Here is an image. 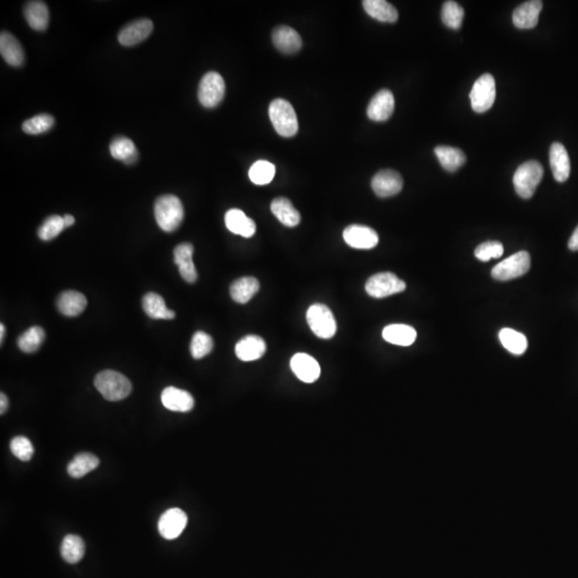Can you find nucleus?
Wrapping results in <instances>:
<instances>
[{
  "instance_id": "1",
  "label": "nucleus",
  "mask_w": 578,
  "mask_h": 578,
  "mask_svg": "<svg viewBox=\"0 0 578 578\" xmlns=\"http://www.w3.org/2000/svg\"><path fill=\"white\" fill-rule=\"evenodd\" d=\"M154 216L161 230L175 232L182 225L184 218L182 200L172 194L160 196L154 204Z\"/></svg>"
},
{
  "instance_id": "2",
  "label": "nucleus",
  "mask_w": 578,
  "mask_h": 578,
  "mask_svg": "<svg viewBox=\"0 0 578 578\" xmlns=\"http://www.w3.org/2000/svg\"><path fill=\"white\" fill-rule=\"evenodd\" d=\"M95 385L105 400L111 402L125 400L132 391L131 381L125 375L112 369L99 373L95 376Z\"/></svg>"
},
{
  "instance_id": "3",
  "label": "nucleus",
  "mask_w": 578,
  "mask_h": 578,
  "mask_svg": "<svg viewBox=\"0 0 578 578\" xmlns=\"http://www.w3.org/2000/svg\"><path fill=\"white\" fill-rule=\"evenodd\" d=\"M269 117L278 134L283 137L295 136L299 130L297 114L293 105L284 99L270 103Z\"/></svg>"
},
{
  "instance_id": "4",
  "label": "nucleus",
  "mask_w": 578,
  "mask_h": 578,
  "mask_svg": "<svg viewBox=\"0 0 578 578\" xmlns=\"http://www.w3.org/2000/svg\"><path fill=\"white\" fill-rule=\"evenodd\" d=\"M544 170L538 161H528L520 165L513 176L516 193L522 198H531L543 178Z\"/></svg>"
},
{
  "instance_id": "5",
  "label": "nucleus",
  "mask_w": 578,
  "mask_h": 578,
  "mask_svg": "<svg viewBox=\"0 0 578 578\" xmlns=\"http://www.w3.org/2000/svg\"><path fill=\"white\" fill-rule=\"evenodd\" d=\"M307 319L314 335L319 339H329L337 333V321L327 305H311L307 310Z\"/></svg>"
},
{
  "instance_id": "6",
  "label": "nucleus",
  "mask_w": 578,
  "mask_h": 578,
  "mask_svg": "<svg viewBox=\"0 0 578 578\" xmlns=\"http://www.w3.org/2000/svg\"><path fill=\"white\" fill-rule=\"evenodd\" d=\"M531 258L526 251L513 254L492 268V277L498 281L517 279L529 271Z\"/></svg>"
},
{
  "instance_id": "7",
  "label": "nucleus",
  "mask_w": 578,
  "mask_h": 578,
  "mask_svg": "<svg viewBox=\"0 0 578 578\" xmlns=\"http://www.w3.org/2000/svg\"><path fill=\"white\" fill-rule=\"evenodd\" d=\"M406 289V284L391 272H381L367 280L365 291L371 297L381 299L400 294Z\"/></svg>"
},
{
  "instance_id": "8",
  "label": "nucleus",
  "mask_w": 578,
  "mask_h": 578,
  "mask_svg": "<svg viewBox=\"0 0 578 578\" xmlns=\"http://www.w3.org/2000/svg\"><path fill=\"white\" fill-rule=\"evenodd\" d=\"M470 102L472 109L476 113H485L496 100V81L492 75H482L474 81L470 91Z\"/></svg>"
},
{
  "instance_id": "9",
  "label": "nucleus",
  "mask_w": 578,
  "mask_h": 578,
  "mask_svg": "<svg viewBox=\"0 0 578 578\" xmlns=\"http://www.w3.org/2000/svg\"><path fill=\"white\" fill-rule=\"evenodd\" d=\"M225 95V81L218 72L204 75L198 87V100L202 106L212 109L220 104Z\"/></svg>"
},
{
  "instance_id": "10",
  "label": "nucleus",
  "mask_w": 578,
  "mask_h": 578,
  "mask_svg": "<svg viewBox=\"0 0 578 578\" xmlns=\"http://www.w3.org/2000/svg\"><path fill=\"white\" fill-rule=\"evenodd\" d=\"M188 516L182 510L172 508L164 512L158 522L161 536L166 540H175L186 529Z\"/></svg>"
},
{
  "instance_id": "11",
  "label": "nucleus",
  "mask_w": 578,
  "mask_h": 578,
  "mask_svg": "<svg viewBox=\"0 0 578 578\" xmlns=\"http://www.w3.org/2000/svg\"><path fill=\"white\" fill-rule=\"evenodd\" d=\"M343 238L349 246L359 250L373 249L379 241L378 235L373 228L358 224L347 226L344 230Z\"/></svg>"
},
{
  "instance_id": "12",
  "label": "nucleus",
  "mask_w": 578,
  "mask_h": 578,
  "mask_svg": "<svg viewBox=\"0 0 578 578\" xmlns=\"http://www.w3.org/2000/svg\"><path fill=\"white\" fill-rule=\"evenodd\" d=\"M371 188L379 198H390L402 191L403 178L393 170H383L371 179Z\"/></svg>"
},
{
  "instance_id": "13",
  "label": "nucleus",
  "mask_w": 578,
  "mask_h": 578,
  "mask_svg": "<svg viewBox=\"0 0 578 578\" xmlns=\"http://www.w3.org/2000/svg\"><path fill=\"white\" fill-rule=\"evenodd\" d=\"M154 31V23L148 19L131 22L121 29L118 41L123 47H133L146 40Z\"/></svg>"
},
{
  "instance_id": "14",
  "label": "nucleus",
  "mask_w": 578,
  "mask_h": 578,
  "mask_svg": "<svg viewBox=\"0 0 578 578\" xmlns=\"http://www.w3.org/2000/svg\"><path fill=\"white\" fill-rule=\"evenodd\" d=\"M394 95L389 89H383L373 97L367 106V116L371 120H388L394 112Z\"/></svg>"
},
{
  "instance_id": "15",
  "label": "nucleus",
  "mask_w": 578,
  "mask_h": 578,
  "mask_svg": "<svg viewBox=\"0 0 578 578\" xmlns=\"http://www.w3.org/2000/svg\"><path fill=\"white\" fill-rule=\"evenodd\" d=\"M294 374L305 383H315L321 376V367L316 359L307 353H296L291 360Z\"/></svg>"
},
{
  "instance_id": "16",
  "label": "nucleus",
  "mask_w": 578,
  "mask_h": 578,
  "mask_svg": "<svg viewBox=\"0 0 578 578\" xmlns=\"http://www.w3.org/2000/svg\"><path fill=\"white\" fill-rule=\"evenodd\" d=\"M161 401L165 408L177 412H188L195 405L194 397L188 391L182 390L176 387L165 388L161 394Z\"/></svg>"
},
{
  "instance_id": "17",
  "label": "nucleus",
  "mask_w": 578,
  "mask_h": 578,
  "mask_svg": "<svg viewBox=\"0 0 578 578\" xmlns=\"http://www.w3.org/2000/svg\"><path fill=\"white\" fill-rule=\"evenodd\" d=\"M542 8L543 3L540 0H531L516 8L512 15L515 27L518 29H534L539 22Z\"/></svg>"
},
{
  "instance_id": "18",
  "label": "nucleus",
  "mask_w": 578,
  "mask_h": 578,
  "mask_svg": "<svg viewBox=\"0 0 578 578\" xmlns=\"http://www.w3.org/2000/svg\"><path fill=\"white\" fill-rule=\"evenodd\" d=\"M194 248L191 243H182L174 250L175 264L178 266L182 279L188 283H194L198 280V271L193 263Z\"/></svg>"
},
{
  "instance_id": "19",
  "label": "nucleus",
  "mask_w": 578,
  "mask_h": 578,
  "mask_svg": "<svg viewBox=\"0 0 578 578\" xmlns=\"http://www.w3.org/2000/svg\"><path fill=\"white\" fill-rule=\"evenodd\" d=\"M549 162L554 178L558 182H567L571 172V163L567 149L560 143H554L550 146Z\"/></svg>"
},
{
  "instance_id": "20",
  "label": "nucleus",
  "mask_w": 578,
  "mask_h": 578,
  "mask_svg": "<svg viewBox=\"0 0 578 578\" xmlns=\"http://www.w3.org/2000/svg\"><path fill=\"white\" fill-rule=\"evenodd\" d=\"M266 346L263 337L258 335H246L236 344V355L244 362L255 361L265 355Z\"/></svg>"
},
{
  "instance_id": "21",
  "label": "nucleus",
  "mask_w": 578,
  "mask_h": 578,
  "mask_svg": "<svg viewBox=\"0 0 578 578\" xmlns=\"http://www.w3.org/2000/svg\"><path fill=\"white\" fill-rule=\"evenodd\" d=\"M0 53L11 67H22L25 63L23 47L19 40L8 31H3L0 35Z\"/></svg>"
},
{
  "instance_id": "22",
  "label": "nucleus",
  "mask_w": 578,
  "mask_h": 578,
  "mask_svg": "<svg viewBox=\"0 0 578 578\" xmlns=\"http://www.w3.org/2000/svg\"><path fill=\"white\" fill-rule=\"evenodd\" d=\"M272 41L278 49L284 54H295L302 47L299 33L288 26H279L272 33Z\"/></svg>"
},
{
  "instance_id": "23",
  "label": "nucleus",
  "mask_w": 578,
  "mask_h": 578,
  "mask_svg": "<svg viewBox=\"0 0 578 578\" xmlns=\"http://www.w3.org/2000/svg\"><path fill=\"white\" fill-rule=\"evenodd\" d=\"M226 227L230 232L244 238H251L255 235L256 224L249 216H246L242 210L230 209L225 214Z\"/></svg>"
},
{
  "instance_id": "24",
  "label": "nucleus",
  "mask_w": 578,
  "mask_h": 578,
  "mask_svg": "<svg viewBox=\"0 0 578 578\" xmlns=\"http://www.w3.org/2000/svg\"><path fill=\"white\" fill-rule=\"evenodd\" d=\"M24 17L33 31H45L49 27V12L43 1H29L24 8Z\"/></svg>"
},
{
  "instance_id": "25",
  "label": "nucleus",
  "mask_w": 578,
  "mask_h": 578,
  "mask_svg": "<svg viewBox=\"0 0 578 578\" xmlns=\"http://www.w3.org/2000/svg\"><path fill=\"white\" fill-rule=\"evenodd\" d=\"M86 307V297L79 291H63L57 299V309L63 315L67 317L79 316L85 311Z\"/></svg>"
},
{
  "instance_id": "26",
  "label": "nucleus",
  "mask_w": 578,
  "mask_h": 578,
  "mask_svg": "<svg viewBox=\"0 0 578 578\" xmlns=\"http://www.w3.org/2000/svg\"><path fill=\"white\" fill-rule=\"evenodd\" d=\"M383 337L388 343L397 346H410L416 341L417 331L410 326L395 323L383 329Z\"/></svg>"
},
{
  "instance_id": "27",
  "label": "nucleus",
  "mask_w": 578,
  "mask_h": 578,
  "mask_svg": "<svg viewBox=\"0 0 578 578\" xmlns=\"http://www.w3.org/2000/svg\"><path fill=\"white\" fill-rule=\"evenodd\" d=\"M272 214L287 227H295L301 221L299 211L294 207L291 200L285 198H278L271 202Z\"/></svg>"
},
{
  "instance_id": "28",
  "label": "nucleus",
  "mask_w": 578,
  "mask_h": 578,
  "mask_svg": "<svg viewBox=\"0 0 578 578\" xmlns=\"http://www.w3.org/2000/svg\"><path fill=\"white\" fill-rule=\"evenodd\" d=\"M363 8L369 17L383 23H395L399 19V12L394 6L385 0H364Z\"/></svg>"
},
{
  "instance_id": "29",
  "label": "nucleus",
  "mask_w": 578,
  "mask_h": 578,
  "mask_svg": "<svg viewBox=\"0 0 578 578\" xmlns=\"http://www.w3.org/2000/svg\"><path fill=\"white\" fill-rule=\"evenodd\" d=\"M258 291H259V282L255 278L252 277L236 280L230 285V289L232 300L240 305L248 303Z\"/></svg>"
},
{
  "instance_id": "30",
  "label": "nucleus",
  "mask_w": 578,
  "mask_h": 578,
  "mask_svg": "<svg viewBox=\"0 0 578 578\" xmlns=\"http://www.w3.org/2000/svg\"><path fill=\"white\" fill-rule=\"evenodd\" d=\"M143 309L152 319H174L176 313L166 307L164 299L158 294L148 293L143 298Z\"/></svg>"
},
{
  "instance_id": "31",
  "label": "nucleus",
  "mask_w": 578,
  "mask_h": 578,
  "mask_svg": "<svg viewBox=\"0 0 578 578\" xmlns=\"http://www.w3.org/2000/svg\"><path fill=\"white\" fill-rule=\"evenodd\" d=\"M100 465V460L91 453H79L67 465V472L71 478L79 479L95 470Z\"/></svg>"
},
{
  "instance_id": "32",
  "label": "nucleus",
  "mask_w": 578,
  "mask_h": 578,
  "mask_svg": "<svg viewBox=\"0 0 578 578\" xmlns=\"http://www.w3.org/2000/svg\"><path fill=\"white\" fill-rule=\"evenodd\" d=\"M109 150L113 158L122 161L126 164H133L138 158L136 147L128 137L118 136L114 138L111 143Z\"/></svg>"
},
{
  "instance_id": "33",
  "label": "nucleus",
  "mask_w": 578,
  "mask_h": 578,
  "mask_svg": "<svg viewBox=\"0 0 578 578\" xmlns=\"http://www.w3.org/2000/svg\"><path fill=\"white\" fill-rule=\"evenodd\" d=\"M435 154L439 163L448 172H456L466 162V156L460 149L454 147L438 146L435 148Z\"/></svg>"
},
{
  "instance_id": "34",
  "label": "nucleus",
  "mask_w": 578,
  "mask_h": 578,
  "mask_svg": "<svg viewBox=\"0 0 578 578\" xmlns=\"http://www.w3.org/2000/svg\"><path fill=\"white\" fill-rule=\"evenodd\" d=\"M61 557L67 563L74 564L81 561L84 557V541L79 536L69 534L65 536L61 547Z\"/></svg>"
},
{
  "instance_id": "35",
  "label": "nucleus",
  "mask_w": 578,
  "mask_h": 578,
  "mask_svg": "<svg viewBox=\"0 0 578 578\" xmlns=\"http://www.w3.org/2000/svg\"><path fill=\"white\" fill-rule=\"evenodd\" d=\"M499 339L504 348L513 355H520L527 351V339L525 335L515 330L504 328L499 332Z\"/></svg>"
},
{
  "instance_id": "36",
  "label": "nucleus",
  "mask_w": 578,
  "mask_h": 578,
  "mask_svg": "<svg viewBox=\"0 0 578 578\" xmlns=\"http://www.w3.org/2000/svg\"><path fill=\"white\" fill-rule=\"evenodd\" d=\"M45 339V331L41 327L29 328L17 339V346L23 353H35Z\"/></svg>"
},
{
  "instance_id": "37",
  "label": "nucleus",
  "mask_w": 578,
  "mask_h": 578,
  "mask_svg": "<svg viewBox=\"0 0 578 578\" xmlns=\"http://www.w3.org/2000/svg\"><path fill=\"white\" fill-rule=\"evenodd\" d=\"M275 166L268 161L260 160L254 163L249 170L251 182L257 186H265L273 180Z\"/></svg>"
},
{
  "instance_id": "38",
  "label": "nucleus",
  "mask_w": 578,
  "mask_h": 578,
  "mask_svg": "<svg viewBox=\"0 0 578 578\" xmlns=\"http://www.w3.org/2000/svg\"><path fill=\"white\" fill-rule=\"evenodd\" d=\"M464 19V9L456 1H446L442 6V23L451 29H460Z\"/></svg>"
},
{
  "instance_id": "39",
  "label": "nucleus",
  "mask_w": 578,
  "mask_h": 578,
  "mask_svg": "<svg viewBox=\"0 0 578 578\" xmlns=\"http://www.w3.org/2000/svg\"><path fill=\"white\" fill-rule=\"evenodd\" d=\"M54 125H55V119L51 115L40 114L26 120L22 128L26 134L38 135L51 130Z\"/></svg>"
},
{
  "instance_id": "40",
  "label": "nucleus",
  "mask_w": 578,
  "mask_h": 578,
  "mask_svg": "<svg viewBox=\"0 0 578 578\" xmlns=\"http://www.w3.org/2000/svg\"><path fill=\"white\" fill-rule=\"evenodd\" d=\"M214 348V339L204 331H198L191 341V355L194 359H202Z\"/></svg>"
},
{
  "instance_id": "41",
  "label": "nucleus",
  "mask_w": 578,
  "mask_h": 578,
  "mask_svg": "<svg viewBox=\"0 0 578 578\" xmlns=\"http://www.w3.org/2000/svg\"><path fill=\"white\" fill-rule=\"evenodd\" d=\"M65 228L63 216H51L43 222L42 225L40 226L38 230V236L43 241H49L61 235Z\"/></svg>"
},
{
  "instance_id": "42",
  "label": "nucleus",
  "mask_w": 578,
  "mask_h": 578,
  "mask_svg": "<svg viewBox=\"0 0 578 578\" xmlns=\"http://www.w3.org/2000/svg\"><path fill=\"white\" fill-rule=\"evenodd\" d=\"M10 449H11V452L13 453V456L21 460L22 462L31 460L33 452H35L31 440L24 436H17L12 439Z\"/></svg>"
},
{
  "instance_id": "43",
  "label": "nucleus",
  "mask_w": 578,
  "mask_h": 578,
  "mask_svg": "<svg viewBox=\"0 0 578 578\" xmlns=\"http://www.w3.org/2000/svg\"><path fill=\"white\" fill-rule=\"evenodd\" d=\"M504 246L498 241H486L476 246L474 255L481 262H490L492 258L501 257Z\"/></svg>"
},
{
  "instance_id": "44",
  "label": "nucleus",
  "mask_w": 578,
  "mask_h": 578,
  "mask_svg": "<svg viewBox=\"0 0 578 578\" xmlns=\"http://www.w3.org/2000/svg\"><path fill=\"white\" fill-rule=\"evenodd\" d=\"M569 249L574 252L578 251V226L574 230L573 235L570 238Z\"/></svg>"
},
{
  "instance_id": "45",
  "label": "nucleus",
  "mask_w": 578,
  "mask_h": 578,
  "mask_svg": "<svg viewBox=\"0 0 578 578\" xmlns=\"http://www.w3.org/2000/svg\"><path fill=\"white\" fill-rule=\"evenodd\" d=\"M9 407V401H8L7 395L5 393L0 394V414H5Z\"/></svg>"
},
{
  "instance_id": "46",
  "label": "nucleus",
  "mask_w": 578,
  "mask_h": 578,
  "mask_svg": "<svg viewBox=\"0 0 578 578\" xmlns=\"http://www.w3.org/2000/svg\"><path fill=\"white\" fill-rule=\"evenodd\" d=\"M63 221H65V228L70 227L75 223V218L71 214H65V216H63Z\"/></svg>"
},
{
  "instance_id": "47",
  "label": "nucleus",
  "mask_w": 578,
  "mask_h": 578,
  "mask_svg": "<svg viewBox=\"0 0 578 578\" xmlns=\"http://www.w3.org/2000/svg\"><path fill=\"white\" fill-rule=\"evenodd\" d=\"M5 335L6 328L5 326H3V323H1V325H0V342H1V344H3V337H5Z\"/></svg>"
}]
</instances>
